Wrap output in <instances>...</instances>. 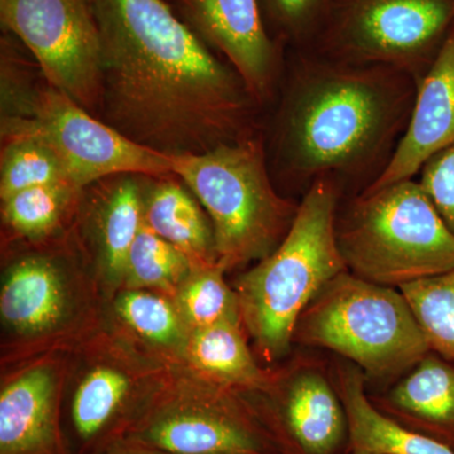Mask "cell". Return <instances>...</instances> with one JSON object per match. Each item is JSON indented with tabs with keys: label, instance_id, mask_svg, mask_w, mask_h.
Returning a JSON list of instances; mask_svg holds the SVG:
<instances>
[{
	"label": "cell",
	"instance_id": "obj_1",
	"mask_svg": "<svg viewBox=\"0 0 454 454\" xmlns=\"http://www.w3.org/2000/svg\"><path fill=\"white\" fill-rule=\"evenodd\" d=\"M101 38L107 124L167 155L253 136L259 104L164 0H90Z\"/></svg>",
	"mask_w": 454,
	"mask_h": 454
},
{
	"label": "cell",
	"instance_id": "obj_2",
	"mask_svg": "<svg viewBox=\"0 0 454 454\" xmlns=\"http://www.w3.org/2000/svg\"><path fill=\"white\" fill-rule=\"evenodd\" d=\"M274 119V172L303 195L319 178L363 192L390 163L413 112L418 82L387 66L294 50Z\"/></svg>",
	"mask_w": 454,
	"mask_h": 454
},
{
	"label": "cell",
	"instance_id": "obj_3",
	"mask_svg": "<svg viewBox=\"0 0 454 454\" xmlns=\"http://www.w3.org/2000/svg\"><path fill=\"white\" fill-rule=\"evenodd\" d=\"M342 195L336 179L319 178L301 196L282 243L236 280L245 331L265 363L291 351L301 313L325 284L348 270L336 235Z\"/></svg>",
	"mask_w": 454,
	"mask_h": 454
},
{
	"label": "cell",
	"instance_id": "obj_4",
	"mask_svg": "<svg viewBox=\"0 0 454 454\" xmlns=\"http://www.w3.org/2000/svg\"><path fill=\"white\" fill-rule=\"evenodd\" d=\"M210 217L216 262L225 271L264 259L277 249L297 216L300 202L278 192L258 131L199 154L170 155Z\"/></svg>",
	"mask_w": 454,
	"mask_h": 454
},
{
	"label": "cell",
	"instance_id": "obj_5",
	"mask_svg": "<svg viewBox=\"0 0 454 454\" xmlns=\"http://www.w3.org/2000/svg\"><path fill=\"white\" fill-rule=\"evenodd\" d=\"M336 235L348 270L381 286L454 268V234L418 178L352 196L339 208Z\"/></svg>",
	"mask_w": 454,
	"mask_h": 454
},
{
	"label": "cell",
	"instance_id": "obj_6",
	"mask_svg": "<svg viewBox=\"0 0 454 454\" xmlns=\"http://www.w3.org/2000/svg\"><path fill=\"white\" fill-rule=\"evenodd\" d=\"M294 343L334 352L367 382L402 378L430 352L402 291L348 270L325 284L301 313Z\"/></svg>",
	"mask_w": 454,
	"mask_h": 454
},
{
	"label": "cell",
	"instance_id": "obj_7",
	"mask_svg": "<svg viewBox=\"0 0 454 454\" xmlns=\"http://www.w3.org/2000/svg\"><path fill=\"white\" fill-rule=\"evenodd\" d=\"M454 29V0H330L309 49L356 65L427 74Z\"/></svg>",
	"mask_w": 454,
	"mask_h": 454
},
{
	"label": "cell",
	"instance_id": "obj_8",
	"mask_svg": "<svg viewBox=\"0 0 454 454\" xmlns=\"http://www.w3.org/2000/svg\"><path fill=\"white\" fill-rule=\"evenodd\" d=\"M12 136L43 140L80 191L114 176L160 177L172 173L170 155L128 138L50 85L35 90L25 116L2 118V138Z\"/></svg>",
	"mask_w": 454,
	"mask_h": 454
},
{
	"label": "cell",
	"instance_id": "obj_9",
	"mask_svg": "<svg viewBox=\"0 0 454 454\" xmlns=\"http://www.w3.org/2000/svg\"><path fill=\"white\" fill-rule=\"evenodd\" d=\"M0 22L51 88L88 112L100 104L101 38L90 0H0Z\"/></svg>",
	"mask_w": 454,
	"mask_h": 454
},
{
	"label": "cell",
	"instance_id": "obj_10",
	"mask_svg": "<svg viewBox=\"0 0 454 454\" xmlns=\"http://www.w3.org/2000/svg\"><path fill=\"white\" fill-rule=\"evenodd\" d=\"M231 390L216 387L162 400L125 438L170 454H277L270 433Z\"/></svg>",
	"mask_w": 454,
	"mask_h": 454
},
{
	"label": "cell",
	"instance_id": "obj_11",
	"mask_svg": "<svg viewBox=\"0 0 454 454\" xmlns=\"http://www.w3.org/2000/svg\"><path fill=\"white\" fill-rule=\"evenodd\" d=\"M184 20L219 51L259 106L276 97L282 44L274 40L259 0H176Z\"/></svg>",
	"mask_w": 454,
	"mask_h": 454
},
{
	"label": "cell",
	"instance_id": "obj_12",
	"mask_svg": "<svg viewBox=\"0 0 454 454\" xmlns=\"http://www.w3.org/2000/svg\"><path fill=\"white\" fill-rule=\"evenodd\" d=\"M264 393L286 441L298 454H336L348 438V417L333 373L315 360H298L274 375Z\"/></svg>",
	"mask_w": 454,
	"mask_h": 454
},
{
	"label": "cell",
	"instance_id": "obj_13",
	"mask_svg": "<svg viewBox=\"0 0 454 454\" xmlns=\"http://www.w3.org/2000/svg\"><path fill=\"white\" fill-rule=\"evenodd\" d=\"M454 145V29L418 82L413 112L390 163L366 188L417 178L430 158Z\"/></svg>",
	"mask_w": 454,
	"mask_h": 454
},
{
	"label": "cell",
	"instance_id": "obj_14",
	"mask_svg": "<svg viewBox=\"0 0 454 454\" xmlns=\"http://www.w3.org/2000/svg\"><path fill=\"white\" fill-rule=\"evenodd\" d=\"M59 379L35 366L0 393V454H67L59 429Z\"/></svg>",
	"mask_w": 454,
	"mask_h": 454
},
{
	"label": "cell",
	"instance_id": "obj_15",
	"mask_svg": "<svg viewBox=\"0 0 454 454\" xmlns=\"http://www.w3.org/2000/svg\"><path fill=\"white\" fill-rule=\"evenodd\" d=\"M333 382L345 406L352 454H454L441 439L406 428L367 395L365 373L351 363H337Z\"/></svg>",
	"mask_w": 454,
	"mask_h": 454
},
{
	"label": "cell",
	"instance_id": "obj_16",
	"mask_svg": "<svg viewBox=\"0 0 454 454\" xmlns=\"http://www.w3.org/2000/svg\"><path fill=\"white\" fill-rule=\"evenodd\" d=\"M68 294L59 269L44 256L18 260L3 278L0 316L14 333H49L64 319Z\"/></svg>",
	"mask_w": 454,
	"mask_h": 454
},
{
	"label": "cell",
	"instance_id": "obj_17",
	"mask_svg": "<svg viewBox=\"0 0 454 454\" xmlns=\"http://www.w3.org/2000/svg\"><path fill=\"white\" fill-rule=\"evenodd\" d=\"M142 175L106 178L92 207V238L106 279L124 282L131 245L143 225L145 182Z\"/></svg>",
	"mask_w": 454,
	"mask_h": 454
},
{
	"label": "cell",
	"instance_id": "obj_18",
	"mask_svg": "<svg viewBox=\"0 0 454 454\" xmlns=\"http://www.w3.org/2000/svg\"><path fill=\"white\" fill-rule=\"evenodd\" d=\"M382 406L454 439V361L430 351L382 396Z\"/></svg>",
	"mask_w": 454,
	"mask_h": 454
},
{
	"label": "cell",
	"instance_id": "obj_19",
	"mask_svg": "<svg viewBox=\"0 0 454 454\" xmlns=\"http://www.w3.org/2000/svg\"><path fill=\"white\" fill-rule=\"evenodd\" d=\"M143 223L195 264H217L210 217L177 182L160 179L145 184Z\"/></svg>",
	"mask_w": 454,
	"mask_h": 454
},
{
	"label": "cell",
	"instance_id": "obj_20",
	"mask_svg": "<svg viewBox=\"0 0 454 454\" xmlns=\"http://www.w3.org/2000/svg\"><path fill=\"white\" fill-rule=\"evenodd\" d=\"M244 331L243 322H225L191 331L184 354L200 372L223 387L265 391L274 373L258 365Z\"/></svg>",
	"mask_w": 454,
	"mask_h": 454
},
{
	"label": "cell",
	"instance_id": "obj_21",
	"mask_svg": "<svg viewBox=\"0 0 454 454\" xmlns=\"http://www.w3.org/2000/svg\"><path fill=\"white\" fill-rule=\"evenodd\" d=\"M219 264H195L175 293V304L188 333L199 328L243 322L238 294Z\"/></svg>",
	"mask_w": 454,
	"mask_h": 454
},
{
	"label": "cell",
	"instance_id": "obj_22",
	"mask_svg": "<svg viewBox=\"0 0 454 454\" xmlns=\"http://www.w3.org/2000/svg\"><path fill=\"white\" fill-rule=\"evenodd\" d=\"M131 393V381L121 370L98 366L80 382L71 405V417L83 442L100 437L121 413Z\"/></svg>",
	"mask_w": 454,
	"mask_h": 454
},
{
	"label": "cell",
	"instance_id": "obj_23",
	"mask_svg": "<svg viewBox=\"0 0 454 454\" xmlns=\"http://www.w3.org/2000/svg\"><path fill=\"white\" fill-rule=\"evenodd\" d=\"M430 351L454 361V268L400 286Z\"/></svg>",
	"mask_w": 454,
	"mask_h": 454
},
{
	"label": "cell",
	"instance_id": "obj_24",
	"mask_svg": "<svg viewBox=\"0 0 454 454\" xmlns=\"http://www.w3.org/2000/svg\"><path fill=\"white\" fill-rule=\"evenodd\" d=\"M195 262L143 223L131 245L124 283L129 289H160L176 293Z\"/></svg>",
	"mask_w": 454,
	"mask_h": 454
},
{
	"label": "cell",
	"instance_id": "obj_25",
	"mask_svg": "<svg viewBox=\"0 0 454 454\" xmlns=\"http://www.w3.org/2000/svg\"><path fill=\"white\" fill-rule=\"evenodd\" d=\"M2 139L4 143L0 158L2 200L27 188L62 182L71 184L64 163L43 140L32 136Z\"/></svg>",
	"mask_w": 454,
	"mask_h": 454
},
{
	"label": "cell",
	"instance_id": "obj_26",
	"mask_svg": "<svg viewBox=\"0 0 454 454\" xmlns=\"http://www.w3.org/2000/svg\"><path fill=\"white\" fill-rule=\"evenodd\" d=\"M79 192L67 182L27 188L2 200L3 220L23 238H43L56 229Z\"/></svg>",
	"mask_w": 454,
	"mask_h": 454
},
{
	"label": "cell",
	"instance_id": "obj_27",
	"mask_svg": "<svg viewBox=\"0 0 454 454\" xmlns=\"http://www.w3.org/2000/svg\"><path fill=\"white\" fill-rule=\"evenodd\" d=\"M115 309L121 321L154 345L184 349L188 330L175 303L145 289H128L119 295Z\"/></svg>",
	"mask_w": 454,
	"mask_h": 454
},
{
	"label": "cell",
	"instance_id": "obj_28",
	"mask_svg": "<svg viewBox=\"0 0 454 454\" xmlns=\"http://www.w3.org/2000/svg\"><path fill=\"white\" fill-rule=\"evenodd\" d=\"M330 0H259L269 32L280 44L309 49Z\"/></svg>",
	"mask_w": 454,
	"mask_h": 454
},
{
	"label": "cell",
	"instance_id": "obj_29",
	"mask_svg": "<svg viewBox=\"0 0 454 454\" xmlns=\"http://www.w3.org/2000/svg\"><path fill=\"white\" fill-rule=\"evenodd\" d=\"M417 178L454 234V145L430 158Z\"/></svg>",
	"mask_w": 454,
	"mask_h": 454
},
{
	"label": "cell",
	"instance_id": "obj_30",
	"mask_svg": "<svg viewBox=\"0 0 454 454\" xmlns=\"http://www.w3.org/2000/svg\"><path fill=\"white\" fill-rule=\"evenodd\" d=\"M106 454H170L164 452L158 448L146 446L140 442L133 441L129 438H116L113 443L107 447Z\"/></svg>",
	"mask_w": 454,
	"mask_h": 454
}]
</instances>
